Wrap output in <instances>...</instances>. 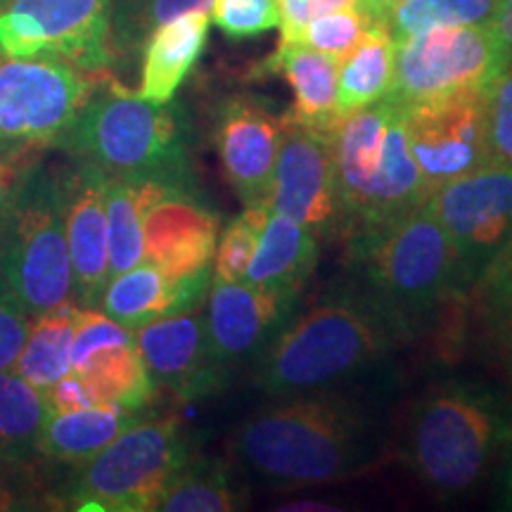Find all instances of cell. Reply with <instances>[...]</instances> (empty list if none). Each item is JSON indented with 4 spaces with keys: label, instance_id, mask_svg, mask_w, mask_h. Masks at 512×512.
Masks as SVG:
<instances>
[{
    "label": "cell",
    "instance_id": "484cf974",
    "mask_svg": "<svg viewBox=\"0 0 512 512\" xmlns=\"http://www.w3.org/2000/svg\"><path fill=\"white\" fill-rule=\"evenodd\" d=\"M169 190H176V185L157 178H107L110 278L143 261L145 216Z\"/></svg>",
    "mask_w": 512,
    "mask_h": 512
},
{
    "label": "cell",
    "instance_id": "60d3db41",
    "mask_svg": "<svg viewBox=\"0 0 512 512\" xmlns=\"http://www.w3.org/2000/svg\"><path fill=\"white\" fill-rule=\"evenodd\" d=\"M211 5H214V0H150V3L145 5V10L140 12L138 27H136L140 50H143L147 34H150L155 27H159V24L169 22V19L174 17H181L185 12H197V10L211 12Z\"/></svg>",
    "mask_w": 512,
    "mask_h": 512
},
{
    "label": "cell",
    "instance_id": "bcb514c9",
    "mask_svg": "<svg viewBox=\"0 0 512 512\" xmlns=\"http://www.w3.org/2000/svg\"><path fill=\"white\" fill-rule=\"evenodd\" d=\"M17 508H27V505L22 503V498L12 494L8 484H0V510H17Z\"/></svg>",
    "mask_w": 512,
    "mask_h": 512
},
{
    "label": "cell",
    "instance_id": "8fae6325",
    "mask_svg": "<svg viewBox=\"0 0 512 512\" xmlns=\"http://www.w3.org/2000/svg\"><path fill=\"white\" fill-rule=\"evenodd\" d=\"M0 57H60L105 74L114 62L110 0H5Z\"/></svg>",
    "mask_w": 512,
    "mask_h": 512
},
{
    "label": "cell",
    "instance_id": "b9f144b4",
    "mask_svg": "<svg viewBox=\"0 0 512 512\" xmlns=\"http://www.w3.org/2000/svg\"><path fill=\"white\" fill-rule=\"evenodd\" d=\"M34 162L36 159H19V157L0 155V226H3V219L5 214H8L12 197H15V192L19 188V181H22V176L27 174V169Z\"/></svg>",
    "mask_w": 512,
    "mask_h": 512
},
{
    "label": "cell",
    "instance_id": "4316f807",
    "mask_svg": "<svg viewBox=\"0 0 512 512\" xmlns=\"http://www.w3.org/2000/svg\"><path fill=\"white\" fill-rule=\"evenodd\" d=\"M396 43L384 24H373L361 41L339 60L337 117L387 98L394 83Z\"/></svg>",
    "mask_w": 512,
    "mask_h": 512
},
{
    "label": "cell",
    "instance_id": "7402d4cb",
    "mask_svg": "<svg viewBox=\"0 0 512 512\" xmlns=\"http://www.w3.org/2000/svg\"><path fill=\"white\" fill-rule=\"evenodd\" d=\"M211 27V12H185L159 24L143 43L138 98L155 105L174 102L185 76L192 72L204 53Z\"/></svg>",
    "mask_w": 512,
    "mask_h": 512
},
{
    "label": "cell",
    "instance_id": "9a60e30c",
    "mask_svg": "<svg viewBox=\"0 0 512 512\" xmlns=\"http://www.w3.org/2000/svg\"><path fill=\"white\" fill-rule=\"evenodd\" d=\"M72 370L91 387L100 403L143 411L157 384L147 373L133 330L100 309H76Z\"/></svg>",
    "mask_w": 512,
    "mask_h": 512
},
{
    "label": "cell",
    "instance_id": "30bf717a",
    "mask_svg": "<svg viewBox=\"0 0 512 512\" xmlns=\"http://www.w3.org/2000/svg\"><path fill=\"white\" fill-rule=\"evenodd\" d=\"M505 67L508 55L494 24L432 27L396 43L389 98L418 105L465 91H486Z\"/></svg>",
    "mask_w": 512,
    "mask_h": 512
},
{
    "label": "cell",
    "instance_id": "e575fe53",
    "mask_svg": "<svg viewBox=\"0 0 512 512\" xmlns=\"http://www.w3.org/2000/svg\"><path fill=\"white\" fill-rule=\"evenodd\" d=\"M486 136L496 162L512 164V62L486 88Z\"/></svg>",
    "mask_w": 512,
    "mask_h": 512
},
{
    "label": "cell",
    "instance_id": "5b68a950",
    "mask_svg": "<svg viewBox=\"0 0 512 512\" xmlns=\"http://www.w3.org/2000/svg\"><path fill=\"white\" fill-rule=\"evenodd\" d=\"M332 152L342 219L356 233L399 219L430 197L411 155L401 102L389 95L339 119Z\"/></svg>",
    "mask_w": 512,
    "mask_h": 512
},
{
    "label": "cell",
    "instance_id": "2e32d148",
    "mask_svg": "<svg viewBox=\"0 0 512 512\" xmlns=\"http://www.w3.org/2000/svg\"><path fill=\"white\" fill-rule=\"evenodd\" d=\"M204 313L209 342L221 363L259 358L292 320L299 294L249 280H223L211 275Z\"/></svg>",
    "mask_w": 512,
    "mask_h": 512
},
{
    "label": "cell",
    "instance_id": "f35d334b",
    "mask_svg": "<svg viewBox=\"0 0 512 512\" xmlns=\"http://www.w3.org/2000/svg\"><path fill=\"white\" fill-rule=\"evenodd\" d=\"M150 0H110V43L112 57L140 50L136 27L140 12Z\"/></svg>",
    "mask_w": 512,
    "mask_h": 512
},
{
    "label": "cell",
    "instance_id": "e0dca14e",
    "mask_svg": "<svg viewBox=\"0 0 512 512\" xmlns=\"http://www.w3.org/2000/svg\"><path fill=\"white\" fill-rule=\"evenodd\" d=\"M133 337L152 382L181 401L204 399L226 384L228 366L214 354L204 313L197 309L145 323Z\"/></svg>",
    "mask_w": 512,
    "mask_h": 512
},
{
    "label": "cell",
    "instance_id": "5bb4252c",
    "mask_svg": "<svg viewBox=\"0 0 512 512\" xmlns=\"http://www.w3.org/2000/svg\"><path fill=\"white\" fill-rule=\"evenodd\" d=\"M332 131L285 119L275 159L268 207L304 223L313 233H328L342 221Z\"/></svg>",
    "mask_w": 512,
    "mask_h": 512
},
{
    "label": "cell",
    "instance_id": "7dc6e473",
    "mask_svg": "<svg viewBox=\"0 0 512 512\" xmlns=\"http://www.w3.org/2000/svg\"><path fill=\"white\" fill-rule=\"evenodd\" d=\"M503 342H505V363H508V370L512 375V332H505Z\"/></svg>",
    "mask_w": 512,
    "mask_h": 512
},
{
    "label": "cell",
    "instance_id": "44dd1931",
    "mask_svg": "<svg viewBox=\"0 0 512 512\" xmlns=\"http://www.w3.org/2000/svg\"><path fill=\"white\" fill-rule=\"evenodd\" d=\"M211 271L192 278H171L150 261H140L107 280L98 309L128 330L143 328L152 320L200 309L209 292Z\"/></svg>",
    "mask_w": 512,
    "mask_h": 512
},
{
    "label": "cell",
    "instance_id": "8d00e7d4",
    "mask_svg": "<svg viewBox=\"0 0 512 512\" xmlns=\"http://www.w3.org/2000/svg\"><path fill=\"white\" fill-rule=\"evenodd\" d=\"M29 330V316L0 275V370H12Z\"/></svg>",
    "mask_w": 512,
    "mask_h": 512
},
{
    "label": "cell",
    "instance_id": "6da1fadb",
    "mask_svg": "<svg viewBox=\"0 0 512 512\" xmlns=\"http://www.w3.org/2000/svg\"><path fill=\"white\" fill-rule=\"evenodd\" d=\"M233 453L268 486L299 489L363 475L382 460L384 439L361 406L337 394L285 396L238 427Z\"/></svg>",
    "mask_w": 512,
    "mask_h": 512
},
{
    "label": "cell",
    "instance_id": "cb8c5ba5",
    "mask_svg": "<svg viewBox=\"0 0 512 512\" xmlns=\"http://www.w3.org/2000/svg\"><path fill=\"white\" fill-rule=\"evenodd\" d=\"M266 72H278L294 91L297 124L332 131L337 126V69L339 60L318 53L302 43H283L264 64Z\"/></svg>",
    "mask_w": 512,
    "mask_h": 512
},
{
    "label": "cell",
    "instance_id": "277c9868",
    "mask_svg": "<svg viewBox=\"0 0 512 512\" xmlns=\"http://www.w3.org/2000/svg\"><path fill=\"white\" fill-rule=\"evenodd\" d=\"M512 430V406L479 382L453 380L422 396L408 422L406 463L427 489L460 496L482 482Z\"/></svg>",
    "mask_w": 512,
    "mask_h": 512
},
{
    "label": "cell",
    "instance_id": "8992f818",
    "mask_svg": "<svg viewBox=\"0 0 512 512\" xmlns=\"http://www.w3.org/2000/svg\"><path fill=\"white\" fill-rule=\"evenodd\" d=\"M354 259L368 290L408 325L465 290L456 249L427 202L354 233Z\"/></svg>",
    "mask_w": 512,
    "mask_h": 512
},
{
    "label": "cell",
    "instance_id": "1f68e13d",
    "mask_svg": "<svg viewBox=\"0 0 512 512\" xmlns=\"http://www.w3.org/2000/svg\"><path fill=\"white\" fill-rule=\"evenodd\" d=\"M268 207H245L240 216L223 228L216 240L211 273L223 280H245L247 266L259 245V235L268 219Z\"/></svg>",
    "mask_w": 512,
    "mask_h": 512
},
{
    "label": "cell",
    "instance_id": "c3c4849f",
    "mask_svg": "<svg viewBox=\"0 0 512 512\" xmlns=\"http://www.w3.org/2000/svg\"><path fill=\"white\" fill-rule=\"evenodd\" d=\"M0 3H5V0H0Z\"/></svg>",
    "mask_w": 512,
    "mask_h": 512
},
{
    "label": "cell",
    "instance_id": "f1b7e54d",
    "mask_svg": "<svg viewBox=\"0 0 512 512\" xmlns=\"http://www.w3.org/2000/svg\"><path fill=\"white\" fill-rule=\"evenodd\" d=\"M48 413L38 389L12 370H0V472L19 470L38 456Z\"/></svg>",
    "mask_w": 512,
    "mask_h": 512
},
{
    "label": "cell",
    "instance_id": "74e56055",
    "mask_svg": "<svg viewBox=\"0 0 512 512\" xmlns=\"http://www.w3.org/2000/svg\"><path fill=\"white\" fill-rule=\"evenodd\" d=\"M280 10V41L290 43L311 19L344 8H363L361 0H275Z\"/></svg>",
    "mask_w": 512,
    "mask_h": 512
},
{
    "label": "cell",
    "instance_id": "603a6c76",
    "mask_svg": "<svg viewBox=\"0 0 512 512\" xmlns=\"http://www.w3.org/2000/svg\"><path fill=\"white\" fill-rule=\"evenodd\" d=\"M145 415L147 408L133 411L117 403H98L69 413H48L38 437V456L55 463L81 465Z\"/></svg>",
    "mask_w": 512,
    "mask_h": 512
},
{
    "label": "cell",
    "instance_id": "4fadbf2b",
    "mask_svg": "<svg viewBox=\"0 0 512 512\" xmlns=\"http://www.w3.org/2000/svg\"><path fill=\"white\" fill-rule=\"evenodd\" d=\"M411 155L427 192L496 162L486 136V91L401 105Z\"/></svg>",
    "mask_w": 512,
    "mask_h": 512
},
{
    "label": "cell",
    "instance_id": "3957f363",
    "mask_svg": "<svg viewBox=\"0 0 512 512\" xmlns=\"http://www.w3.org/2000/svg\"><path fill=\"white\" fill-rule=\"evenodd\" d=\"M60 147L107 178H157L197 188L190 162L188 121L174 102L155 105L126 93L112 79L95 91Z\"/></svg>",
    "mask_w": 512,
    "mask_h": 512
},
{
    "label": "cell",
    "instance_id": "ba28073f",
    "mask_svg": "<svg viewBox=\"0 0 512 512\" xmlns=\"http://www.w3.org/2000/svg\"><path fill=\"white\" fill-rule=\"evenodd\" d=\"M188 458L181 422L174 415H145L76 465L64 501L74 510L150 512Z\"/></svg>",
    "mask_w": 512,
    "mask_h": 512
},
{
    "label": "cell",
    "instance_id": "52a82bcc",
    "mask_svg": "<svg viewBox=\"0 0 512 512\" xmlns=\"http://www.w3.org/2000/svg\"><path fill=\"white\" fill-rule=\"evenodd\" d=\"M0 275L29 318L74 302L62 171L41 159L22 176L0 226Z\"/></svg>",
    "mask_w": 512,
    "mask_h": 512
},
{
    "label": "cell",
    "instance_id": "ee69618b",
    "mask_svg": "<svg viewBox=\"0 0 512 512\" xmlns=\"http://www.w3.org/2000/svg\"><path fill=\"white\" fill-rule=\"evenodd\" d=\"M501 505L512 510V430L503 446V472H501Z\"/></svg>",
    "mask_w": 512,
    "mask_h": 512
},
{
    "label": "cell",
    "instance_id": "f6af8a7d",
    "mask_svg": "<svg viewBox=\"0 0 512 512\" xmlns=\"http://www.w3.org/2000/svg\"><path fill=\"white\" fill-rule=\"evenodd\" d=\"M399 3L401 0H361L363 10L368 12L370 19L377 24H384V27H387V19Z\"/></svg>",
    "mask_w": 512,
    "mask_h": 512
},
{
    "label": "cell",
    "instance_id": "7c38bea8",
    "mask_svg": "<svg viewBox=\"0 0 512 512\" xmlns=\"http://www.w3.org/2000/svg\"><path fill=\"white\" fill-rule=\"evenodd\" d=\"M456 249L463 285H477L512 233V164L491 162L427 197Z\"/></svg>",
    "mask_w": 512,
    "mask_h": 512
},
{
    "label": "cell",
    "instance_id": "83f0119b",
    "mask_svg": "<svg viewBox=\"0 0 512 512\" xmlns=\"http://www.w3.org/2000/svg\"><path fill=\"white\" fill-rule=\"evenodd\" d=\"M76 309L79 306L69 302L29 318L27 339L12 366V373H17L41 394L72 370Z\"/></svg>",
    "mask_w": 512,
    "mask_h": 512
},
{
    "label": "cell",
    "instance_id": "d4e9b609",
    "mask_svg": "<svg viewBox=\"0 0 512 512\" xmlns=\"http://www.w3.org/2000/svg\"><path fill=\"white\" fill-rule=\"evenodd\" d=\"M316 264V233L304 223L271 209L259 235V245L247 266L245 280L299 294L316 271Z\"/></svg>",
    "mask_w": 512,
    "mask_h": 512
},
{
    "label": "cell",
    "instance_id": "4dcf8cb0",
    "mask_svg": "<svg viewBox=\"0 0 512 512\" xmlns=\"http://www.w3.org/2000/svg\"><path fill=\"white\" fill-rule=\"evenodd\" d=\"M501 0H401L387 19L394 43L432 27L494 24Z\"/></svg>",
    "mask_w": 512,
    "mask_h": 512
},
{
    "label": "cell",
    "instance_id": "d590c367",
    "mask_svg": "<svg viewBox=\"0 0 512 512\" xmlns=\"http://www.w3.org/2000/svg\"><path fill=\"white\" fill-rule=\"evenodd\" d=\"M486 313L496 323L501 335L512 332V233L491 266L477 283Z\"/></svg>",
    "mask_w": 512,
    "mask_h": 512
},
{
    "label": "cell",
    "instance_id": "7a4b0ae2",
    "mask_svg": "<svg viewBox=\"0 0 512 512\" xmlns=\"http://www.w3.org/2000/svg\"><path fill=\"white\" fill-rule=\"evenodd\" d=\"M408 332L368 287H342L292 316L256 358V384L273 399L328 392L387 361Z\"/></svg>",
    "mask_w": 512,
    "mask_h": 512
},
{
    "label": "cell",
    "instance_id": "d6986e66",
    "mask_svg": "<svg viewBox=\"0 0 512 512\" xmlns=\"http://www.w3.org/2000/svg\"><path fill=\"white\" fill-rule=\"evenodd\" d=\"M64 226L72 261L74 304L98 309L110 280L107 242V176L93 166L74 162L62 171Z\"/></svg>",
    "mask_w": 512,
    "mask_h": 512
},
{
    "label": "cell",
    "instance_id": "ac0fdd59",
    "mask_svg": "<svg viewBox=\"0 0 512 512\" xmlns=\"http://www.w3.org/2000/svg\"><path fill=\"white\" fill-rule=\"evenodd\" d=\"M285 119L254 98H228L219 107L214 143L223 174L242 207H268ZM271 209V207H268Z\"/></svg>",
    "mask_w": 512,
    "mask_h": 512
},
{
    "label": "cell",
    "instance_id": "f546056e",
    "mask_svg": "<svg viewBox=\"0 0 512 512\" xmlns=\"http://www.w3.org/2000/svg\"><path fill=\"white\" fill-rule=\"evenodd\" d=\"M240 491L228 465L216 458L185 460L155 510L162 512H230L240 508Z\"/></svg>",
    "mask_w": 512,
    "mask_h": 512
},
{
    "label": "cell",
    "instance_id": "d6a6232c",
    "mask_svg": "<svg viewBox=\"0 0 512 512\" xmlns=\"http://www.w3.org/2000/svg\"><path fill=\"white\" fill-rule=\"evenodd\" d=\"M373 24L377 22H373L363 8L335 10L311 19L290 43H302V46H309L318 53L342 60Z\"/></svg>",
    "mask_w": 512,
    "mask_h": 512
},
{
    "label": "cell",
    "instance_id": "9c48e42d",
    "mask_svg": "<svg viewBox=\"0 0 512 512\" xmlns=\"http://www.w3.org/2000/svg\"><path fill=\"white\" fill-rule=\"evenodd\" d=\"M102 79L60 57H0V155L38 159L60 147Z\"/></svg>",
    "mask_w": 512,
    "mask_h": 512
},
{
    "label": "cell",
    "instance_id": "836d02e7",
    "mask_svg": "<svg viewBox=\"0 0 512 512\" xmlns=\"http://www.w3.org/2000/svg\"><path fill=\"white\" fill-rule=\"evenodd\" d=\"M211 19L228 38H252L280 27L275 0H214Z\"/></svg>",
    "mask_w": 512,
    "mask_h": 512
},
{
    "label": "cell",
    "instance_id": "7bdbcfd3",
    "mask_svg": "<svg viewBox=\"0 0 512 512\" xmlns=\"http://www.w3.org/2000/svg\"><path fill=\"white\" fill-rule=\"evenodd\" d=\"M494 29L498 38H501L505 55H508V64L512 62V0H501V8L496 12Z\"/></svg>",
    "mask_w": 512,
    "mask_h": 512
},
{
    "label": "cell",
    "instance_id": "ffe728a7",
    "mask_svg": "<svg viewBox=\"0 0 512 512\" xmlns=\"http://www.w3.org/2000/svg\"><path fill=\"white\" fill-rule=\"evenodd\" d=\"M216 240L219 214L197 188L169 190L145 216L143 261L171 278H192L211 271Z\"/></svg>",
    "mask_w": 512,
    "mask_h": 512
},
{
    "label": "cell",
    "instance_id": "ab89813d",
    "mask_svg": "<svg viewBox=\"0 0 512 512\" xmlns=\"http://www.w3.org/2000/svg\"><path fill=\"white\" fill-rule=\"evenodd\" d=\"M43 399H46V406L50 413H69L79 411V408L98 406V396L91 392L86 382L81 380L74 370H69L67 375L60 377L53 387L43 392Z\"/></svg>",
    "mask_w": 512,
    "mask_h": 512
}]
</instances>
